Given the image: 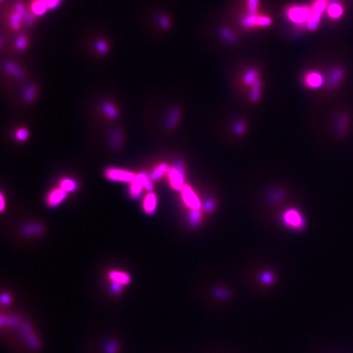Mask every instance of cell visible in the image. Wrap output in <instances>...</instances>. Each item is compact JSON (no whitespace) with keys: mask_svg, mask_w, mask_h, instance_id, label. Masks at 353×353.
Returning <instances> with one entry per match:
<instances>
[{"mask_svg":"<svg viewBox=\"0 0 353 353\" xmlns=\"http://www.w3.org/2000/svg\"><path fill=\"white\" fill-rule=\"evenodd\" d=\"M285 15L294 26L306 28L311 15V5H290L286 8Z\"/></svg>","mask_w":353,"mask_h":353,"instance_id":"6da1fadb","label":"cell"},{"mask_svg":"<svg viewBox=\"0 0 353 353\" xmlns=\"http://www.w3.org/2000/svg\"><path fill=\"white\" fill-rule=\"evenodd\" d=\"M153 182L154 181L150 178V174L146 172H140L136 175V178L133 179V182L129 183V197L133 199H138L142 195L144 190H147L148 192L153 191Z\"/></svg>","mask_w":353,"mask_h":353,"instance_id":"7a4b0ae2","label":"cell"},{"mask_svg":"<svg viewBox=\"0 0 353 353\" xmlns=\"http://www.w3.org/2000/svg\"><path fill=\"white\" fill-rule=\"evenodd\" d=\"M168 181L171 188L174 190H179L184 187L185 185V170L183 165L181 162H178L175 165L169 167L167 174Z\"/></svg>","mask_w":353,"mask_h":353,"instance_id":"3957f363","label":"cell"},{"mask_svg":"<svg viewBox=\"0 0 353 353\" xmlns=\"http://www.w3.org/2000/svg\"><path fill=\"white\" fill-rule=\"evenodd\" d=\"M104 175L106 179L110 182H121V183H130L136 178L137 174L127 169L121 168L110 167L104 172Z\"/></svg>","mask_w":353,"mask_h":353,"instance_id":"277c9868","label":"cell"},{"mask_svg":"<svg viewBox=\"0 0 353 353\" xmlns=\"http://www.w3.org/2000/svg\"><path fill=\"white\" fill-rule=\"evenodd\" d=\"M182 201L186 207L190 210H201V202L197 193L189 185H185L184 187L181 190Z\"/></svg>","mask_w":353,"mask_h":353,"instance_id":"5b68a950","label":"cell"},{"mask_svg":"<svg viewBox=\"0 0 353 353\" xmlns=\"http://www.w3.org/2000/svg\"><path fill=\"white\" fill-rule=\"evenodd\" d=\"M283 221L290 228L300 230L304 227V219L299 212L294 209L286 210L283 215Z\"/></svg>","mask_w":353,"mask_h":353,"instance_id":"8992f818","label":"cell"},{"mask_svg":"<svg viewBox=\"0 0 353 353\" xmlns=\"http://www.w3.org/2000/svg\"><path fill=\"white\" fill-rule=\"evenodd\" d=\"M67 194V192H66L63 189L58 186V187L53 189V190H50L48 193L46 198H45V202H46L47 205L49 206V207H57L66 199Z\"/></svg>","mask_w":353,"mask_h":353,"instance_id":"52a82bcc","label":"cell"},{"mask_svg":"<svg viewBox=\"0 0 353 353\" xmlns=\"http://www.w3.org/2000/svg\"><path fill=\"white\" fill-rule=\"evenodd\" d=\"M142 210L147 215H152L158 208V197L153 191L145 194L142 200Z\"/></svg>","mask_w":353,"mask_h":353,"instance_id":"ba28073f","label":"cell"},{"mask_svg":"<svg viewBox=\"0 0 353 353\" xmlns=\"http://www.w3.org/2000/svg\"><path fill=\"white\" fill-rule=\"evenodd\" d=\"M324 79L319 72L311 70L307 71L303 76V83L310 89H318L323 85Z\"/></svg>","mask_w":353,"mask_h":353,"instance_id":"9c48e42d","label":"cell"},{"mask_svg":"<svg viewBox=\"0 0 353 353\" xmlns=\"http://www.w3.org/2000/svg\"><path fill=\"white\" fill-rule=\"evenodd\" d=\"M343 12L344 10H343V6L338 0H335L334 2H330L326 10L328 17L332 20L339 19L343 16Z\"/></svg>","mask_w":353,"mask_h":353,"instance_id":"30bf717a","label":"cell"},{"mask_svg":"<svg viewBox=\"0 0 353 353\" xmlns=\"http://www.w3.org/2000/svg\"><path fill=\"white\" fill-rule=\"evenodd\" d=\"M259 81V73L257 69L250 68L244 73L242 76V81L245 85H252L255 84L257 81Z\"/></svg>","mask_w":353,"mask_h":353,"instance_id":"8fae6325","label":"cell"},{"mask_svg":"<svg viewBox=\"0 0 353 353\" xmlns=\"http://www.w3.org/2000/svg\"><path fill=\"white\" fill-rule=\"evenodd\" d=\"M169 169V165L167 164L160 163L153 169L152 171L150 173V178L153 181H158V180L163 178L164 176L167 175Z\"/></svg>","mask_w":353,"mask_h":353,"instance_id":"7c38bea8","label":"cell"},{"mask_svg":"<svg viewBox=\"0 0 353 353\" xmlns=\"http://www.w3.org/2000/svg\"><path fill=\"white\" fill-rule=\"evenodd\" d=\"M44 230V227L41 224L33 223V224H26L21 227V233L25 236H38L41 235Z\"/></svg>","mask_w":353,"mask_h":353,"instance_id":"4fadbf2b","label":"cell"},{"mask_svg":"<svg viewBox=\"0 0 353 353\" xmlns=\"http://www.w3.org/2000/svg\"><path fill=\"white\" fill-rule=\"evenodd\" d=\"M59 186L69 194V193H73L74 191H76L79 185L76 181H74V179L70 178H62L60 181Z\"/></svg>","mask_w":353,"mask_h":353,"instance_id":"5bb4252c","label":"cell"},{"mask_svg":"<svg viewBox=\"0 0 353 353\" xmlns=\"http://www.w3.org/2000/svg\"><path fill=\"white\" fill-rule=\"evenodd\" d=\"M110 280H112L113 282H115L119 285L121 284L127 283L130 280V277L125 273L120 272V271H111L110 273Z\"/></svg>","mask_w":353,"mask_h":353,"instance_id":"9a60e30c","label":"cell"},{"mask_svg":"<svg viewBox=\"0 0 353 353\" xmlns=\"http://www.w3.org/2000/svg\"><path fill=\"white\" fill-rule=\"evenodd\" d=\"M261 92H262V84L259 80L251 86V93H250L251 101L254 102H258L261 97Z\"/></svg>","mask_w":353,"mask_h":353,"instance_id":"2e32d148","label":"cell"},{"mask_svg":"<svg viewBox=\"0 0 353 353\" xmlns=\"http://www.w3.org/2000/svg\"><path fill=\"white\" fill-rule=\"evenodd\" d=\"M102 111L105 113L106 116L110 119H115L118 115L116 108L114 107L113 104L110 103V102H105L102 105Z\"/></svg>","mask_w":353,"mask_h":353,"instance_id":"e0dca14e","label":"cell"},{"mask_svg":"<svg viewBox=\"0 0 353 353\" xmlns=\"http://www.w3.org/2000/svg\"><path fill=\"white\" fill-rule=\"evenodd\" d=\"M201 219H202V214H201V210H190V214H189V222L191 226H197V225H199Z\"/></svg>","mask_w":353,"mask_h":353,"instance_id":"ac0fdd59","label":"cell"},{"mask_svg":"<svg viewBox=\"0 0 353 353\" xmlns=\"http://www.w3.org/2000/svg\"><path fill=\"white\" fill-rule=\"evenodd\" d=\"M49 7L47 5L46 0H37L33 5V12L35 14L41 15L43 13H45Z\"/></svg>","mask_w":353,"mask_h":353,"instance_id":"d6986e66","label":"cell"},{"mask_svg":"<svg viewBox=\"0 0 353 353\" xmlns=\"http://www.w3.org/2000/svg\"><path fill=\"white\" fill-rule=\"evenodd\" d=\"M343 77V71L341 70H335L332 72V74H330L328 81V85L330 87H333L334 85H337L341 79Z\"/></svg>","mask_w":353,"mask_h":353,"instance_id":"ffe728a7","label":"cell"},{"mask_svg":"<svg viewBox=\"0 0 353 353\" xmlns=\"http://www.w3.org/2000/svg\"><path fill=\"white\" fill-rule=\"evenodd\" d=\"M180 118V111L178 110H174L170 113L169 116L168 117L167 126L169 129H173L178 124V120Z\"/></svg>","mask_w":353,"mask_h":353,"instance_id":"44dd1931","label":"cell"},{"mask_svg":"<svg viewBox=\"0 0 353 353\" xmlns=\"http://www.w3.org/2000/svg\"><path fill=\"white\" fill-rule=\"evenodd\" d=\"M29 131L26 128H19L15 132V138L18 142H25L29 138Z\"/></svg>","mask_w":353,"mask_h":353,"instance_id":"7402d4cb","label":"cell"},{"mask_svg":"<svg viewBox=\"0 0 353 353\" xmlns=\"http://www.w3.org/2000/svg\"><path fill=\"white\" fill-rule=\"evenodd\" d=\"M260 0H247V10L249 14H256L259 9Z\"/></svg>","mask_w":353,"mask_h":353,"instance_id":"603a6c76","label":"cell"},{"mask_svg":"<svg viewBox=\"0 0 353 353\" xmlns=\"http://www.w3.org/2000/svg\"><path fill=\"white\" fill-rule=\"evenodd\" d=\"M36 90L33 86H30L26 89V91L24 93V98L27 102H32L34 99L35 97Z\"/></svg>","mask_w":353,"mask_h":353,"instance_id":"cb8c5ba5","label":"cell"},{"mask_svg":"<svg viewBox=\"0 0 353 353\" xmlns=\"http://www.w3.org/2000/svg\"><path fill=\"white\" fill-rule=\"evenodd\" d=\"M222 33V35H223V38L226 40V41H229V42H236V41H237V36L233 34V33H231L230 30L223 29Z\"/></svg>","mask_w":353,"mask_h":353,"instance_id":"d4e9b609","label":"cell"},{"mask_svg":"<svg viewBox=\"0 0 353 353\" xmlns=\"http://www.w3.org/2000/svg\"><path fill=\"white\" fill-rule=\"evenodd\" d=\"M7 69L9 70V73L13 74L14 76L18 77V78H21L22 77V72L21 70H19L18 68L16 67L14 65H8L7 66Z\"/></svg>","mask_w":353,"mask_h":353,"instance_id":"484cf974","label":"cell"},{"mask_svg":"<svg viewBox=\"0 0 353 353\" xmlns=\"http://www.w3.org/2000/svg\"><path fill=\"white\" fill-rule=\"evenodd\" d=\"M21 18H22V17H21L19 14H17V13L12 16V17H11V23H12V26H13L14 29H17V28L19 27Z\"/></svg>","mask_w":353,"mask_h":353,"instance_id":"4316f807","label":"cell"},{"mask_svg":"<svg viewBox=\"0 0 353 353\" xmlns=\"http://www.w3.org/2000/svg\"><path fill=\"white\" fill-rule=\"evenodd\" d=\"M121 143V135L120 132H114L112 135V144L114 147L118 148Z\"/></svg>","mask_w":353,"mask_h":353,"instance_id":"83f0119b","label":"cell"},{"mask_svg":"<svg viewBox=\"0 0 353 353\" xmlns=\"http://www.w3.org/2000/svg\"><path fill=\"white\" fill-rule=\"evenodd\" d=\"M214 207H215V201L214 200L209 199L207 201H205V203L204 204V209H205V211H212L214 210Z\"/></svg>","mask_w":353,"mask_h":353,"instance_id":"f1b7e54d","label":"cell"},{"mask_svg":"<svg viewBox=\"0 0 353 353\" xmlns=\"http://www.w3.org/2000/svg\"><path fill=\"white\" fill-rule=\"evenodd\" d=\"M26 44H27V41H26V37L24 36H21L18 40H17V46L20 49H23L26 48Z\"/></svg>","mask_w":353,"mask_h":353,"instance_id":"f546056e","label":"cell"},{"mask_svg":"<svg viewBox=\"0 0 353 353\" xmlns=\"http://www.w3.org/2000/svg\"><path fill=\"white\" fill-rule=\"evenodd\" d=\"M97 48L98 49V51L101 52V53H104L107 51V45L103 41H99V42L97 43Z\"/></svg>","mask_w":353,"mask_h":353,"instance_id":"4dcf8cb0","label":"cell"},{"mask_svg":"<svg viewBox=\"0 0 353 353\" xmlns=\"http://www.w3.org/2000/svg\"><path fill=\"white\" fill-rule=\"evenodd\" d=\"M160 23H161V26L164 28H168L169 26V20L165 17H160Z\"/></svg>","mask_w":353,"mask_h":353,"instance_id":"1f68e13d","label":"cell"},{"mask_svg":"<svg viewBox=\"0 0 353 353\" xmlns=\"http://www.w3.org/2000/svg\"><path fill=\"white\" fill-rule=\"evenodd\" d=\"M46 2L48 7L50 8V9H53V8H55L56 6L58 5L60 0H46Z\"/></svg>","mask_w":353,"mask_h":353,"instance_id":"d6a6232c","label":"cell"},{"mask_svg":"<svg viewBox=\"0 0 353 353\" xmlns=\"http://www.w3.org/2000/svg\"><path fill=\"white\" fill-rule=\"evenodd\" d=\"M236 133L241 134L245 131V125L243 123L237 124L235 128Z\"/></svg>","mask_w":353,"mask_h":353,"instance_id":"836d02e7","label":"cell"},{"mask_svg":"<svg viewBox=\"0 0 353 353\" xmlns=\"http://www.w3.org/2000/svg\"><path fill=\"white\" fill-rule=\"evenodd\" d=\"M0 198H1V206H0V209H1V211L3 212L4 210H5V201L4 194H1V195H0Z\"/></svg>","mask_w":353,"mask_h":353,"instance_id":"e575fe53","label":"cell"}]
</instances>
